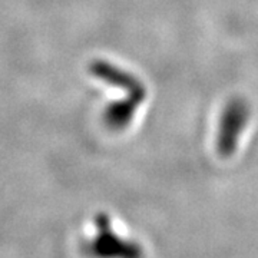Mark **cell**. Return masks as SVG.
Segmentation results:
<instances>
[{"label": "cell", "instance_id": "obj_3", "mask_svg": "<svg viewBox=\"0 0 258 258\" xmlns=\"http://www.w3.org/2000/svg\"><path fill=\"white\" fill-rule=\"evenodd\" d=\"M89 72L98 81L108 83L112 88H118L126 95L137 96L144 101L147 98V88L142 81L118 64H113L103 59H96L89 64Z\"/></svg>", "mask_w": 258, "mask_h": 258}, {"label": "cell", "instance_id": "obj_1", "mask_svg": "<svg viewBox=\"0 0 258 258\" xmlns=\"http://www.w3.org/2000/svg\"><path fill=\"white\" fill-rule=\"evenodd\" d=\"M249 119V106L241 98L231 99L220 118L215 147L221 157H231L238 147L241 135Z\"/></svg>", "mask_w": 258, "mask_h": 258}, {"label": "cell", "instance_id": "obj_2", "mask_svg": "<svg viewBox=\"0 0 258 258\" xmlns=\"http://www.w3.org/2000/svg\"><path fill=\"white\" fill-rule=\"evenodd\" d=\"M96 235L91 241V252L101 257H137L141 254V248L135 242L120 238L112 230L109 217L101 214L95 220Z\"/></svg>", "mask_w": 258, "mask_h": 258}, {"label": "cell", "instance_id": "obj_4", "mask_svg": "<svg viewBox=\"0 0 258 258\" xmlns=\"http://www.w3.org/2000/svg\"><path fill=\"white\" fill-rule=\"evenodd\" d=\"M144 99L126 95L123 99L111 102L103 111V122L109 129L122 131L128 128L135 118Z\"/></svg>", "mask_w": 258, "mask_h": 258}]
</instances>
